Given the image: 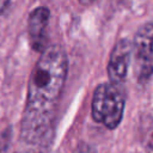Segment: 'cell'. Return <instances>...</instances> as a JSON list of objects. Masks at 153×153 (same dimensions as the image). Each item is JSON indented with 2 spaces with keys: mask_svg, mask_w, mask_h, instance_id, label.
I'll return each mask as SVG.
<instances>
[{
  "mask_svg": "<svg viewBox=\"0 0 153 153\" xmlns=\"http://www.w3.org/2000/svg\"><path fill=\"white\" fill-rule=\"evenodd\" d=\"M10 1L11 0H0V16L6 11L7 6L10 5Z\"/></svg>",
  "mask_w": 153,
  "mask_h": 153,
  "instance_id": "obj_6",
  "label": "cell"
},
{
  "mask_svg": "<svg viewBox=\"0 0 153 153\" xmlns=\"http://www.w3.org/2000/svg\"><path fill=\"white\" fill-rule=\"evenodd\" d=\"M67 72L68 59L61 45H49L41 53L29 79L20 122V136L26 143H39L50 133Z\"/></svg>",
  "mask_w": 153,
  "mask_h": 153,
  "instance_id": "obj_1",
  "label": "cell"
},
{
  "mask_svg": "<svg viewBox=\"0 0 153 153\" xmlns=\"http://www.w3.org/2000/svg\"><path fill=\"white\" fill-rule=\"evenodd\" d=\"M96 0H79V2L81 4V5H84V6H88V5H91V4H93Z\"/></svg>",
  "mask_w": 153,
  "mask_h": 153,
  "instance_id": "obj_7",
  "label": "cell"
},
{
  "mask_svg": "<svg viewBox=\"0 0 153 153\" xmlns=\"http://www.w3.org/2000/svg\"><path fill=\"white\" fill-rule=\"evenodd\" d=\"M131 51L133 44L128 39H120L114 45L108 62V75L111 84L120 86L126 80Z\"/></svg>",
  "mask_w": 153,
  "mask_h": 153,
  "instance_id": "obj_4",
  "label": "cell"
},
{
  "mask_svg": "<svg viewBox=\"0 0 153 153\" xmlns=\"http://www.w3.org/2000/svg\"><path fill=\"white\" fill-rule=\"evenodd\" d=\"M134 74L140 84H145L153 74V23L143 24L133 41Z\"/></svg>",
  "mask_w": 153,
  "mask_h": 153,
  "instance_id": "obj_3",
  "label": "cell"
},
{
  "mask_svg": "<svg viewBox=\"0 0 153 153\" xmlns=\"http://www.w3.org/2000/svg\"><path fill=\"white\" fill-rule=\"evenodd\" d=\"M92 117L108 129H115L122 121L124 111V96L118 85L105 82L97 86L93 92Z\"/></svg>",
  "mask_w": 153,
  "mask_h": 153,
  "instance_id": "obj_2",
  "label": "cell"
},
{
  "mask_svg": "<svg viewBox=\"0 0 153 153\" xmlns=\"http://www.w3.org/2000/svg\"><path fill=\"white\" fill-rule=\"evenodd\" d=\"M50 11L45 6L36 7L31 11L27 18V33L30 45L33 50L43 53L47 49L45 30L49 23Z\"/></svg>",
  "mask_w": 153,
  "mask_h": 153,
  "instance_id": "obj_5",
  "label": "cell"
}]
</instances>
